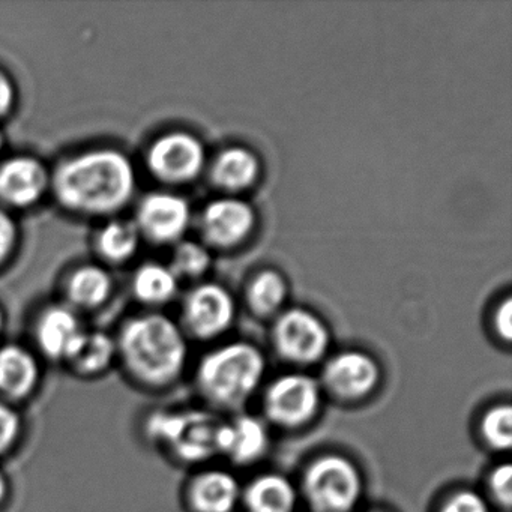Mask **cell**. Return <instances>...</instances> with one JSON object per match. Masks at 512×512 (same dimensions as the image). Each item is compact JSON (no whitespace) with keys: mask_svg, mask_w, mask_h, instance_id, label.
Masks as SVG:
<instances>
[{"mask_svg":"<svg viewBox=\"0 0 512 512\" xmlns=\"http://www.w3.org/2000/svg\"><path fill=\"white\" fill-rule=\"evenodd\" d=\"M50 191L59 206L71 214L113 217L136 196V167L119 149H88L58 164L52 172Z\"/></svg>","mask_w":512,"mask_h":512,"instance_id":"cell-1","label":"cell"},{"mask_svg":"<svg viewBox=\"0 0 512 512\" xmlns=\"http://www.w3.org/2000/svg\"><path fill=\"white\" fill-rule=\"evenodd\" d=\"M118 362L128 379L148 391L175 385L188 362L187 335L179 323L158 311L122 323L115 337Z\"/></svg>","mask_w":512,"mask_h":512,"instance_id":"cell-2","label":"cell"},{"mask_svg":"<svg viewBox=\"0 0 512 512\" xmlns=\"http://www.w3.org/2000/svg\"><path fill=\"white\" fill-rule=\"evenodd\" d=\"M266 371L259 347L233 341L206 353L196 368V388L203 400L218 410L239 412L251 400Z\"/></svg>","mask_w":512,"mask_h":512,"instance_id":"cell-3","label":"cell"},{"mask_svg":"<svg viewBox=\"0 0 512 512\" xmlns=\"http://www.w3.org/2000/svg\"><path fill=\"white\" fill-rule=\"evenodd\" d=\"M224 421L209 410L161 409L145 419V434L173 458L199 464L220 454Z\"/></svg>","mask_w":512,"mask_h":512,"instance_id":"cell-4","label":"cell"},{"mask_svg":"<svg viewBox=\"0 0 512 512\" xmlns=\"http://www.w3.org/2000/svg\"><path fill=\"white\" fill-rule=\"evenodd\" d=\"M302 493L313 512H352L361 499V472L343 455H322L305 469Z\"/></svg>","mask_w":512,"mask_h":512,"instance_id":"cell-5","label":"cell"},{"mask_svg":"<svg viewBox=\"0 0 512 512\" xmlns=\"http://www.w3.org/2000/svg\"><path fill=\"white\" fill-rule=\"evenodd\" d=\"M271 343L281 361L310 367L319 364L331 347V332L313 311L295 307L275 316Z\"/></svg>","mask_w":512,"mask_h":512,"instance_id":"cell-6","label":"cell"},{"mask_svg":"<svg viewBox=\"0 0 512 512\" xmlns=\"http://www.w3.org/2000/svg\"><path fill=\"white\" fill-rule=\"evenodd\" d=\"M205 143L188 131H169L149 145L146 167L158 182L181 187L196 181L206 167Z\"/></svg>","mask_w":512,"mask_h":512,"instance_id":"cell-7","label":"cell"},{"mask_svg":"<svg viewBox=\"0 0 512 512\" xmlns=\"http://www.w3.org/2000/svg\"><path fill=\"white\" fill-rule=\"evenodd\" d=\"M322 404L320 383L302 373L284 374L269 383L263 395V410L272 424L281 428L304 427L313 421Z\"/></svg>","mask_w":512,"mask_h":512,"instance_id":"cell-8","label":"cell"},{"mask_svg":"<svg viewBox=\"0 0 512 512\" xmlns=\"http://www.w3.org/2000/svg\"><path fill=\"white\" fill-rule=\"evenodd\" d=\"M235 317V301L229 290L221 284L202 283L185 296L179 326L187 338L211 341L226 334Z\"/></svg>","mask_w":512,"mask_h":512,"instance_id":"cell-9","label":"cell"},{"mask_svg":"<svg viewBox=\"0 0 512 512\" xmlns=\"http://www.w3.org/2000/svg\"><path fill=\"white\" fill-rule=\"evenodd\" d=\"M134 224L142 239L155 245L184 241L191 223V206L181 194L151 191L140 199Z\"/></svg>","mask_w":512,"mask_h":512,"instance_id":"cell-10","label":"cell"},{"mask_svg":"<svg viewBox=\"0 0 512 512\" xmlns=\"http://www.w3.org/2000/svg\"><path fill=\"white\" fill-rule=\"evenodd\" d=\"M253 206L235 196L212 200L199 217L203 242L215 250H233L244 244L256 229Z\"/></svg>","mask_w":512,"mask_h":512,"instance_id":"cell-11","label":"cell"},{"mask_svg":"<svg viewBox=\"0 0 512 512\" xmlns=\"http://www.w3.org/2000/svg\"><path fill=\"white\" fill-rule=\"evenodd\" d=\"M52 185V172L35 155H13L0 161V206L29 209L46 197Z\"/></svg>","mask_w":512,"mask_h":512,"instance_id":"cell-12","label":"cell"},{"mask_svg":"<svg viewBox=\"0 0 512 512\" xmlns=\"http://www.w3.org/2000/svg\"><path fill=\"white\" fill-rule=\"evenodd\" d=\"M382 371L373 356L362 350L335 353L323 365L322 386L338 400L356 401L373 394Z\"/></svg>","mask_w":512,"mask_h":512,"instance_id":"cell-13","label":"cell"},{"mask_svg":"<svg viewBox=\"0 0 512 512\" xmlns=\"http://www.w3.org/2000/svg\"><path fill=\"white\" fill-rule=\"evenodd\" d=\"M40 356L19 343L0 346V398L19 406L35 397L43 382Z\"/></svg>","mask_w":512,"mask_h":512,"instance_id":"cell-14","label":"cell"},{"mask_svg":"<svg viewBox=\"0 0 512 512\" xmlns=\"http://www.w3.org/2000/svg\"><path fill=\"white\" fill-rule=\"evenodd\" d=\"M83 331L79 314L70 305H49L35 320V346L43 358L65 362Z\"/></svg>","mask_w":512,"mask_h":512,"instance_id":"cell-15","label":"cell"},{"mask_svg":"<svg viewBox=\"0 0 512 512\" xmlns=\"http://www.w3.org/2000/svg\"><path fill=\"white\" fill-rule=\"evenodd\" d=\"M262 175L259 157L245 146H229L215 155L209 167L212 185L229 196L250 190Z\"/></svg>","mask_w":512,"mask_h":512,"instance_id":"cell-16","label":"cell"},{"mask_svg":"<svg viewBox=\"0 0 512 512\" xmlns=\"http://www.w3.org/2000/svg\"><path fill=\"white\" fill-rule=\"evenodd\" d=\"M241 487L232 473L203 470L190 479L185 491L193 512H232L241 499Z\"/></svg>","mask_w":512,"mask_h":512,"instance_id":"cell-17","label":"cell"},{"mask_svg":"<svg viewBox=\"0 0 512 512\" xmlns=\"http://www.w3.org/2000/svg\"><path fill=\"white\" fill-rule=\"evenodd\" d=\"M269 448V433L263 421L256 416L239 415L232 422H224L220 440V454L238 466L256 463Z\"/></svg>","mask_w":512,"mask_h":512,"instance_id":"cell-18","label":"cell"},{"mask_svg":"<svg viewBox=\"0 0 512 512\" xmlns=\"http://www.w3.org/2000/svg\"><path fill=\"white\" fill-rule=\"evenodd\" d=\"M118 362L115 337L104 331H83L67 361L71 371L83 379H97Z\"/></svg>","mask_w":512,"mask_h":512,"instance_id":"cell-19","label":"cell"},{"mask_svg":"<svg viewBox=\"0 0 512 512\" xmlns=\"http://www.w3.org/2000/svg\"><path fill=\"white\" fill-rule=\"evenodd\" d=\"M115 281L104 266L86 263L71 272L65 284V296L73 310L95 311L109 302Z\"/></svg>","mask_w":512,"mask_h":512,"instance_id":"cell-20","label":"cell"},{"mask_svg":"<svg viewBox=\"0 0 512 512\" xmlns=\"http://www.w3.org/2000/svg\"><path fill=\"white\" fill-rule=\"evenodd\" d=\"M248 512H295L298 493L280 473L256 476L241 493Z\"/></svg>","mask_w":512,"mask_h":512,"instance_id":"cell-21","label":"cell"},{"mask_svg":"<svg viewBox=\"0 0 512 512\" xmlns=\"http://www.w3.org/2000/svg\"><path fill=\"white\" fill-rule=\"evenodd\" d=\"M179 280L169 265L146 262L136 269L131 280V292L140 304L158 308L169 304L178 293Z\"/></svg>","mask_w":512,"mask_h":512,"instance_id":"cell-22","label":"cell"},{"mask_svg":"<svg viewBox=\"0 0 512 512\" xmlns=\"http://www.w3.org/2000/svg\"><path fill=\"white\" fill-rule=\"evenodd\" d=\"M142 244V236L133 220L112 218L95 236L98 256L109 265H124L134 259Z\"/></svg>","mask_w":512,"mask_h":512,"instance_id":"cell-23","label":"cell"},{"mask_svg":"<svg viewBox=\"0 0 512 512\" xmlns=\"http://www.w3.org/2000/svg\"><path fill=\"white\" fill-rule=\"evenodd\" d=\"M287 293L286 278L275 269H263L247 284L245 302L251 314L259 319H269L281 313Z\"/></svg>","mask_w":512,"mask_h":512,"instance_id":"cell-24","label":"cell"},{"mask_svg":"<svg viewBox=\"0 0 512 512\" xmlns=\"http://www.w3.org/2000/svg\"><path fill=\"white\" fill-rule=\"evenodd\" d=\"M211 254L205 245L196 241H181L175 245L169 266L178 280L200 278L211 268Z\"/></svg>","mask_w":512,"mask_h":512,"instance_id":"cell-25","label":"cell"},{"mask_svg":"<svg viewBox=\"0 0 512 512\" xmlns=\"http://www.w3.org/2000/svg\"><path fill=\"white\" fill-rule=\"evenodd\" d=\"M481 434L494 451H509L512 446L511 404H497L491 407L481 419Z\"/></svg>","mask_w":512,"mask_h":512,"instance_id":"cell-26","label":"cell"},{"mask_svg":"<svg viewBox=\"0 0 512 512\" xmlns=\"http://www.w3.org/2000/svg\"><path fill=\"white\" fill-rule=\"evenodd\" d=\"M25 434V419L19 407L0 398V460L19 448Z\"/></svg>","mask_w":512,"mask_h":512,"instance_id":"cell-27","label":"cell"},{"mask_svg":"<svg viewBox=\"0 0 512 512\" xmlns=\"http://www.w3.org/2000/svg\"><path fill=\"white\" fill-rule=\"evenodd\" d=\"M20 244V227L13 212L0 206V268L10 262Z\"/></svg>","mask_w":512,"mask_h":512,"instance_id":"cell-28","label":"cell"},{"mask_svg":"<svg viewBox=\"0 0 512 512\" xmlns=\"http://www.w3.org/2000/svg\"><path fill=\"white\" fill-rule=\"evenodd\" d=\"M488 488L493 499L505 509L512 505V466L502 463L491 470L488 476Z\"/></svg>","mask_w":512,"mask_h":512,"instance_id":"cell-29","label":"cell"},{"mask_svg":"<svg viewBox=\"0 0 512 512\" xmlns=\"http://www.w3.org/2000/svg\"><path fill=\"white\" fill-rule=\"evenodd\" d=\"M439 512H490V509L481 494L461 490L448 497Z\"/></svg>","mask_w":512,"mask_h":512,"instance_id":"cell-30","label":"cell"},{"mask_svg":"<svg viewBox=\"0 0 512 512\" xmlns=\"http://www.w3.org/2000/svg\"><path fill=\"white\" fill-rule=\"evenodd\" d=\"M494 331L497 337L505 343H511L512 340V299L505 298L503 302L497 305L493 316Z\"/></svg>","mask_w":512,"mask_h":512,"instance_id":"cell-31","label":"cell"},{"mask_svg":"<svg viewBox=\"0 0 512 512\" xmlns=\"http://www.w3.org/2000/svg\"><path fill=\"white\" fill-rule=\"evenodd\" d=\"M17 86L7 71L0 68V119L7 118L16 109Z\"/></svg>","mask_w":512,"mask_h":512,"instance_id":"cell-32","label":"cell"},{"mask_svg":"<svg viewBox=\"0 0 512 512\" xmlns=\"http://www.w3.org/2000/svg\"><path fill=\"white\" fill-rule=\"evenodd\" d=\"M11 493V485L10 479L5 475L4 470L0 469V508L8 502V497H10Z\"/></svg>","mask_w":512,"mask_h":512,"instance_id":"cell-33","label":"cell"},{"mask_svg":"<svg viewBox=\"0 0 512 512\" xmlns=\"http://www.w3.org/2000/svg\"><path fill=\"white\" fill-rule=\"evenodd\" d=\"M5 326H7V316H5L4 308L0 307V335L5 331Z\"/></svg>","mask_w":512,"mask_h":512,"instance_id":"cell-34","label":"cell"},{"mask_svg":"<svg viewBox=\"0 0 512 512\" xmlns=\"http://www.w3.org/2000/svg\"><path fill=\"white\" fill-rule=\"evenodd\" d=\"M5 143H7V140H5L4 133H2V130H0V157H2V154H4Z\"/></svg>","mask_w":512,"mask_h":512,"instance_id":"cell-35","label":"cell"},{"mask_svg":"<svg viewBox=\"0 0 512 512\" xmlns=\"http://www.w3.org/2000/svg\"><path fill=\"white\" fill-rule=\"evenodd\" d=\"M371 512H377V511H371Z\"/></svg>","mask_w":512,"mask_h":512,"instance_id":"cell-36","label":"cell"}]
</instances>
